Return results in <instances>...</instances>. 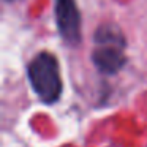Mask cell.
<instances>
[{
  "instance_id": "6da1fadb",
  "label": "cell",
  "mask_w": 147,
  "mask_h": 147,
  "mask_svg": "<svg viewBox=\"0 0 147 147\" xmlns=\"http://www.w3.org/2000/svg\"><path fill=\"white\" fill-rule=\"evenodd\" d=\"M95 48L92 52L93 65L105 74H114L127 62V41L122 30L114 24H103L93 35Z\"/></svg>"
},
{
  "instance_id": "277c9868",
  "label": "cell",
  "mask_w": 147,
  "mask_h": 147,
  "mask_svg": "<svg viewBox=\"0 0 147 147\" xmlns=\"http://www.w3.org/2000/svg\"><path fill=\"white\" fill-rule=\"evenodd\" d=\"M5 2H13V0H5Z\"/></svg>"
},
{
  "instance_id": "7a4b0ae2",
  "label": "cell",
  "mask_w": 147,
  "mask_h": 147,
  "mask_svg": "<svg viewBox=\"0 0 147 147\" xmlns=\"http://www.w3.org/2000/svg\"><path fill=\"white\" fill-rule=\"evenodd\" d=\"M29 81L38 98L45 103H54L62 93V79L59 62L49 52H40L27 68Z\"/></svg>"
},
{
  "instance_id": "3957f363",
  "label": "cell",
  "mask_w": 147,
  "mask_h": 147,
  "mask_svg": "<svg viewBox=\"0 0 147 147\" xmlns=\"http://www.w3.org/2000/svg\"><path fill=\"white\" fill-rule=\"evenodd\" d=\"M55 24L62 40L70 46L81 43V14L76 0H55Z\"/></svg>"
}]
</instances>
